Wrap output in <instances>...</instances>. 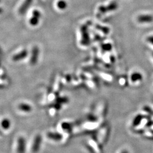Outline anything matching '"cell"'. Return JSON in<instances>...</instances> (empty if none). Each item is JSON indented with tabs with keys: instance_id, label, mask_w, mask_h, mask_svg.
<instances>
[{
	"instance_id": "obj_10",
	"label": "cell",
	"mask_w": 153,
	"mask_h": 153,
	"mask_svg": "<svg viewBox=\"0 0 153 153\" xmlns=\"http://www.w3.org/2000/svg\"><path fill=\"white\" fill-rule=\"evenodd\" d=\"M82 37H83V39H82V42H84V44H86L87 43H88V38H89V36H87V31H86V27H84L83 28V30H82Z\"/></svg>"
},
{
	"instance_id": "obj_13",
	"label": "cell",
	"mask_w": 153,
	"mask_h": 153,
	"mask_svg": "<svg viewBox=\"0 0 153 153\" xmlns=\"http://www.w3.org/2000/svg\"><path fill=\"white\" fill-rule=\"evenodd\" d=\"M2 12H3L2 9L1 8H0V14H1V13H2Z\"/></svg>"
},
{
	"instance_id": "obj_11",
	"label": "cell",
	"mask_w": 153,
	"mask_h": 153,
	"mask_svg": "<svg viewBox=\"0 0 153 153\" xmlns=\"http://www.w3.org/2000/svg\"><path fill=\"white\" fill-rule=\"evenodd\" d=\"M66 2L63 0L58 1L57 3V6L60 9H64L65 7H66Z\"/></svg>"
},
{
	"instance_id": "obj_3",
	"label": "cell",
	"mask_w": 153,
	"mask_h": 153,
	"mask_svg": "<svg viewBox=\"0 0 153 153\" xmlns=\"http://www.w3.org/2000/svg\"><path fill=\"white\" fill-rule=\"evenodd\" d=\"M40 16H41L40 13L38 10H34L32 13V17L30 21V24L32 26L37 25L39 22Z\"/></svg>"
},
{
	"instance_id": "obj_4",
	"label": "cell",
	"mask_w": 153,
	"mask_h": 153,
	"mask_svg": "<svg viewBox=\"0 0 153 153\" xmlns=\"http://www.w3.org/2000/svg\"><path fill=\"white\" fill-rule=\"evenodd\" d=\"M27 51L26 50H23L22 51H21L20 52H19L18 53L15 55L13 56L12 57V60L14 62H18L19 61L22 60H23V58H25V57H26L27 56Z\"/></svg>"
},
{
	"instance_id": "obj_14",
	"label": "cell",
	"mask_w": 153,
	"mask_h": 153,
	"mask_svg": "<svg viewBox=\"0 0 153 153\" xmlns=\"http://www.w3.org/2000/svg\"></svg>"
},
{
	"instance_id": "obj_8",
	"label": "cell",
	"mask_w": 153,
	"mask_h": 153,
	"mask_svg": "<svg viewBox=\"0 0 153 153\" xmlns=\"http://www.w3.org/2000/svg\"><path fill=\"white\" fill-rule=\"evenodd\" d=\"M1 126L4 130H8L11 126V122L9 118H4L1 121Z\"/></svg>"
},
{
	"instance_id": "obj_7",
	"label": "cell",
	"mask_w": 153,
	"mask_h": 153,
	"mask_svg": "<svg viewBox=\"0 0 153 153\" xmlns=\"http://www.w3.org/2000/svg\"><path fill=\"white\" fill-rule=\"evenodd\" d=\"M18 108L19 111L23 112H30L32 111V108L30 105L26 103H21L18 106Z\"/></svg>"
},
{
	"instance_id": "obj_12",
	"label": "cell",
	"mask_w": 153,
	"mask_h": 153,
	"mask_svg": "<svg viewBox=\"0 0 153 153\" xmlns=\"http://www.w3.org/2000/svg\"><path fill=\"white\" fill-rule=\"evenodd\" d=\"M147 40H148L149 42H150V43H151L152 44H153V36H151V37L148 38Z\"/></svg>"
},
{
	"instance_id": "obj_1",
	"label": "cell",
	"mask_w": 153,
	"mask_h": 153,
	"mask_svg": "<svg viewBox=\"0 0 153 153\" xmlns=\"http://www.w3.org/2000/svg\"><path fill=\"white\" fill-rule=\"evenodd\" d=\"M26 142L23 137H19L17 142V153H25L26 151Z\"/></svg>"
},
{
	"instance_id": "obj_9",
	"label": "cell",
	"mask_w": 153,
	"mask_h": 153,
	"mask_svg": "<svg viewBox=\"0 0 153 153\" xmlns=\"http://www.w3.org/2000/svg\"><path fill=\"white\" fill-rule=\"evenodd\" d=\"M32 0H26L25 2L23 3V5L22 6L21 9H20V12L21 13H23L25 12V11H26L27 10V9L28 8L29 6H30V4H31Z\"/></svg>"
},
{
	"instance_id": "obj_2",
	"label": "cell",
	"mask_w": 153,
	"mask_h": 153,
	"mask_svg": "<svg viewBox=\"0 0 153 153\" xmlns=\"http://www.w3.org/2000/svg\"><path fill=\"white\" fill-rule=\"evenodd\" d=\"M42 144V137L40 135L38 134L36 136L35 139H34V141L32 145L31 150L33 153H37L39 150Z\"/></svg>"
},
{
	"instance_id": "obj_6",
	"label": "cell",
	"mask_w": 153,
	"mask_h": 153,
	"mask_svg": "<svg viewBox=\"0 0 153 153\" xmlns=\"http://www.w3.org/2000/svg\"><path fill=\"white\" fill-rule=\"evenodd\" d=\"M137 21L141 23H150L153 22V17L150 15H142L138 17Z\"/></svg>"
},
{
	"instance_id": "obj_5",
	"label": "cell",
	"mask_w": 153,
	"mask_h": 153,
	"mask_svg": "<svg viewBox=\"0 0 153 153\" xmlns=\"http://www.w3.org/2000/svg\"><path fill=\"white\" fill-rule=\"evenodd\" d=\"M39 50L37 47H35L33 48L32 52V55L30 60V63L31 65H35L38 61V58L39 57Z\"/></svg>"
}]
</instances>
